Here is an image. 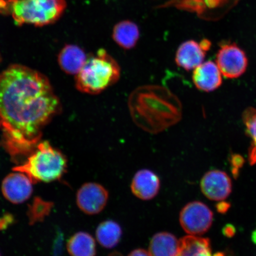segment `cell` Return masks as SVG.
<instances>
[{
  "label": "cell",
  "instance_id": "13",
  "mask_svg": "<svg viewBox=\"0 0 256 256\" xmlns=\"http://www.w3.org/2000/svg\"><path fill=\"white\" fill-rule=\"evenodd\" d=\"M130 187L132 193L140 199L152 200L158 193L160 179L149 170H142L134 176Z\"/></svg>",
  "mask_w": 256,
  "mask_h": 256
},
{
  "label": "cell",
  "instance_id": "8",
  "mask_svg": "<svg viewBox=\"0 0 256 256\" xmlns=\"http://www.w3.org/2000/svg\"><path fill=\"white\" fill-rule=\"evenodd\" d=\"M108 194L100 184L87 183L83 184L76 194V204L80 210L88 215L102 212L106 206Z\"/></svg>",
  "mask_w": 256,
  "mask_h": 256
},
{
  "label": "cell",
  "instance_id": "22",
  "mask_svg": "<svg viewBox=\"0 0 256 256\" xmlns=\"http://www.w3.org/2000/svg\"><path fill=\"white\" fill-rule=\"evenodd\" d=\"M232 165L236 168H241L244 162V160L241 156L238 154L234 155L232 156Z\"/></svg>",
  "mask_w": 256,
  "mask_h": 256
},
{
  "label": "cell",
  "instance_id": "15",
  "mask_svg": "<svg viewBox=\"0 0 256 256\" xmlns=\"http://www.w3.org/2000/svg\"><path fill=\"white\" fill-rule=\"evenodd\" d=\"M176 256H215L212 254L210 240L187 236L178 240V247Z\"/></svg>",
  "mask_w": 256,
  "mask_h": 256
},
{
  "label": "cell",
  "instance_id": "16",
  "mask_svg": "<svg viewBox=\"0 0 256 256\" xmlns=\"http://www.w3.org/2000/svg\"><path fill=\"white\" fill-rule=\"evenodd\" d=\"M112 37L120 47L124 50L132 49L139 40V28L132 22H120L114 27Z\"/></svg>",
  "mask_w": 256,
  "mask_h": 256
},
{
  "label": "cell",
  "instance_id": "2",
  "mask_svg": "<svg viewBox=\"0 0 256 256\" xmlns=\"http://www.w3.org/2000/svg\"><path fill=\"white\" fill-rule=\"evenodd\" d=\"M128 107L136 126L151 134L162 132L182 119L180 100L162 86L148 85L137 88L130 96Z\"/></svg>",
  "mask_w": 256,
  "mask_h": 256
},
{
  "label": "cell",
  "instance_id": "7",
  "mask_svg": "<svg viewBox=\"0 0 256 256\" xmlns=\"http://www.w3.org/2000/svg\"><path fill=\"white\" fill-rule=\"evenodd\" d=\"M216 62L222 74L228 78H239L248 66L245 52L235 44H224L217 54Z\"/></svg>",
  "mask_w": 256,
  "mask_h": 256
},
{
  "label": "cell",
  "instance_id": "5",
  "mask_svg": "<svg viewBox=\"0 0 256 256\" xmlns=\"http://www.w3.org/2000/svg\"><path fill=\"white\" fill-rule=\"evenodd\" d=\"M67 160L58 150L48 142H40L23 164L14 168L23 172L33 184L60 180L66 171Z\"/></svg>",
  "mask_w": 256,
  "mask_h": 256
},
{
  "label": "cell",
  "instance_id": "4",
  "mask_svg": "<svg viewBox=\"0 0 256 256\" xmlns=\"http://www.w3.org/2000/svg\"><path fill=\"white\" fill-rule=\"evenodd\" d=\"M120 67L104 49L88 57L81 71L76 75V88L90 94H97L118 82Z\"/></svg>",
  "mask_w": 256,
  "mask_h": 256
},
{
  "label": "cell",
  "instance_id": "18",
  "mask_svg": "<svg viewBox=\"0 0 256 256\" xmlns=\"http://www.w3.org/2000/svg\"><path fill=\"white\" fill-rule=\"evenodd\" d=\"M67 250L72 256H95L96 242L88 233L80 232L75 234L67 243Z\"/></svg>",
  "mask_w": 256,
  "mask_h": 256
},
{
  "label": "cell",
  "instance_id": "27",
  "mask_svg": "<svg viewBox=\"0 0 256 256\" xmlns=\"http://www.w3.org/2000/svg\"><path fill=\"white\" fill-rule=\"evenodd\" d=\"M108 256H123L122 255L120 254V252H112V254H111Z\"/></svg>",
  "mask_w": 256,
  "mask_h": 256
},
{
  "label": "cell",
  "instance_id": "1",
  "mask_svg": "<svg viewBox=\"0 0 256 256\" xmlns=\"http://www.w3.org/2000/svg\"><path fill=\"white\" fill-rule=\"evenodd\" d=\"M60 110L59 99L42 74L19 64L0 73L1 145L14 161L34 152L44 128Z\"/></svg>",
  "mask_w": 256,
  "mask_h": 256
},
{
  "label": "cell",
  "instance_id": "20",
  "mask_svg": "<svg viewBox=\"0 0 256 256\" xmlns=\"http://www.w3.org/2000/svg\"><path fill=\"white\" fill-rule=\"evenodd\" d=\"M52 206V203L44 201L40 198H35L32 204L28 206V216L30 223L34 224L42 222L44 218L49 215Z\"/></svg>",
  "mask_w": 256,
  "mask_h": 256
},
{
  "label": "cell",
  "instance_id": "24",
  "mask_svg": "<svg viewBox=\"0 0 256 256\" xmlns=\"http://www.w3.org/2000/svg\"><path fill=\"white\" fill-rule=\"evenodd\" d=\"M128 256H152L149 252H147L144 249H136L135 250L130 252Z\"/></svg>",
  "mask_w": 256,
  "mask_h": 256
},
{
  "label": "cell",
  "instance_id": "25",
  "mask_svg": "<svg viewBox=\"0 0 256 256\" xmlns=\"http://www.w3.org/2000/svg\"><path fill=\"white\" fill-rule=\"evenodd\" d=\"M230 204L223 201H220L219 204H217L216 209L219 212L224 214L226 213L228 210Z\"/></svg>",
  "mask_w": 256,
  "mask_h": 256
},
{
  "label": "cell",
  "instance_id": "26",
  "mask_svg": "<svg viewBox=\"0 0 256 256\" xmlns=\"http://www.w3.org/2000/svg\"><path fill=\"white\" fill-rule=\"evenodd\" d=\"M235 232V228L232 225H226V226L224 227V234L226 236H228V238H230V236H232L234 235Z\"/></svg>",
  "mask_w": 256,
  "mask_h": 256
},
{
  "label": "cell",
  "instance_id": "6",
  "mask_svg": "<svg viewBox=\"0 0 256 256\" xmlns=\"http://www.w3.org/2000/svg\"><path fill=\"white\" fill-rule=\"evenodd\" d=\"M214 214L206 204L194 201L188 203L181 210L180 225L188 234L202 235L212 225Z\"/></svg>",
  "mask_w": 256,
  "mask_h": 256
},
{
  "label": "cell",
  "instance_id": "14",
  "mask_svg": "<svg viewBox=\"0 0 256 256\" xmlns=\"http://www.w3.org/2000/svg\"><path fill=\"white\" fill-rule=\"evenodd\" d=\"M88 57L81 48L74 44H66L58 55L59 65L68 74L76 75L81 71Z\"/></svg>",
  "mask_w": 256,
  "mask_h": 256
},
{
  "label": "cell",
  "instance_id": "21",
  "mask_svg": "<svg viewBox=\"0 0 256 256\" xmlns=\"http://www.w3.org/2000/svg\"><path fill=\"white\" fill-rule=\"evenodd\" d=\"M243 120L247 128V133L254 140V148L256 149V110L250 108L246 110Z\"/></svg>",
  "mask_w": 256,
  "mask_h": 256
},
{
  "label": "cell",
  "instance_id": "10",
  "mask_svg": "<svg viewBox=\"0 0 256 256\" xmlns=\"http://www.w3.org/2000/svg\"><path fill=\"white\" fill-rule=\"evenodd\" d=\"M10 174L2 182V190L6 200L14 204L24 202L33 192L32 182L23 172Z\"/></svg>",
  "mask_w": 256,
  "mask_h": 256
},
{
  "label": "cell",
  "instance_id": "9",
  "mask_svg": "<svg viewBox=\"0 0 256 256\" xmlns=\"http://www.w3.org/2000/svg\"><path fill=\"white\" fill-rule=\"evenodd\" d=\"M200 188L208 199L223 201L232 194V179L226 172L214 170L207 172L203 176L200 182Z\"/></svg>",
  "mask_w": 256,
  "mask_h": 256
},
{
  "label": "cell",
  "instance_id": "23",
  "mask_svg": "<svg viewBox=\"0 0 256 256\" xmlns=\"http://www.w3.org/2000/svg\"><path fill=\"white\" fill-rule=\"evenodd\" d=\"M12 222V218L10 215H6L0 219V230L6 228L10 223Z\"/></svg>",
  "mask_w": 256,
  "mask_h": 256
},
{
  "label": "cell",
  "instance_id": "19",
  "mask_svg": "<svg viewBox=\"0 0 256 256\" xmlns=\"http://www.w3.org/2000/svg\"><path fill=\"white\" fill-rule=\"evenodd\" d=\"M122 232L119 224L114 220H106L101 223L96 230V238L103 247L112 248L120 242Z\"/></svg>",
  "mask_w": 256,
  "mask_h": 256
},
{
  "label": "cell",
  "instance_id": "12",
  "mask_svg": "<svg viewBox=\"0 0 256 256\" xmlns=\"http://www.w3.org/2000/svg\"><path fill=\"white\" fill-rule=\"evenodd\" d=\"M206 52L200 43L192 40H188L178 48L175 62L180 68L190 71L203 63Z\"/></svg>",
  "mask_w": 256,
  "mask_h": 256
},
{
  "label": "cell",
  "instance_id": "3",
  "mask_svg": "<svg viewBox=\"0 0 256 256\" xmlns=\"http://www.w3.org/2000/svg\"><path fill=\"white\" fill-rule=\"evenodd\" d=\"M65 0H0V14L11 15L15 24L37 27L56 23L65 12Z\"/></svg>",
  "mask_w": 256,
  "mask_h": 256
},
{
  "label": "cell",
  "instance_id": "11",
  "mask_svg": "<svg viewBox=\"0 0 256 256\" xmlns=\"http://www.w3.org/2000/svg\"><path fill=\"white\" fill-rule=\"evenodd\" d=\"M222 75L216 63L209 60L203 62L194 70L192 80L198 89L210 92L222 86Z\"/></svg>",
  "mask_w": 256,
  "mask_h": 256
},
{
  "label": "cell",
  "instance_id": "28",
  "mask_svg": "<svg viewBox=\"0 0 256 256\" xmlns=\"http://www.w3.org/2000/svg\"><path fill=\"white\" fill-rule=\"evenodd\" d=\"M0 60H1V56H0Z\"/></svg>",
  "mask_w": 256,
  "mask_h": 256
},
{
  "label": "cell",
  "instance_id": "17",
  "mask_svg": "<svg viewBox=\"0 0 256 256\" xmlns=\"http://www.w3.org/2000/svg\"><path fill=\"white\" fill-rule=\"evenodd\" d=\"M178 240L172 234L163 232L152 236L149 246L152 256H176L178 252Z\"/></svg>",
  "mask_w": 256,
  "mask_h": 256
}]
</instances>
